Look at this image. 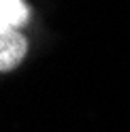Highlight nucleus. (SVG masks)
I'll return each mask as SVG.
<instances>
[{"instance_id": "2", "label": "nucleus", "mask_w": 130, "mask_h": 132, "mask_svg": "<svg viewBox=\"0 0 130 132\" xmlns=\"http://www.w3.org/2000/svg\"><path fill=\"white\" fill-rule=\"evenodd\" d=\"M30 21V9L23 0H0V30H19Z\"/></svg>"}, {"instance_id": "1", "label": "nucleus", "mask_w": 130, "mask_h": 132, "mask_svg": "<svg viewBox=\"0 0 130 132\" xmlns=\"http://www.w3.org/2000/svg\"><path fill=\"white\" fill-rule=\"evenodd\" d=\"M26 53L28 40L19 30H0V70H15L26 57Z\"/></svg>"}]
</instances>
